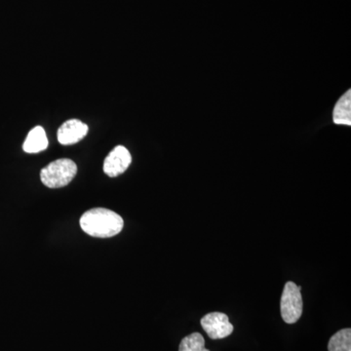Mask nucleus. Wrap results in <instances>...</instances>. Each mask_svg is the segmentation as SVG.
I'll use <instances>...</instances> for the list:
<instances>
[{
  "label": "nucleus",
  "instance_id": "nucleus-1",
  "mask_svg": "<svg viewBox=\"0 0 351 351\" xmlns=\"http://www.w3.org/2000/svg\"><path fill=\"white\" fill-rule=\"evenodd\" d=\"M123 219L112 210L94 208L85 212L80 218L83 232L90 237L110 239L121 232Z\"/></svg>",
  "mask_w": 351,
  "mask_h": 351
},
{
  "label": "nucleus",
  "instance_id": "nucleus-2",
  "mask_svg": "<svg viewBox=\"0 0 351 351\" xmlns=\"http://www.w3.org/2000/svg\"><path fill=\"white\" fill-rule=\"evenodd\" d=\"M77 166L68 158L58 159L48 164L40 172L41 182L50 189L64 188L75 179Z\"/></svg>",
  "mask_w": 351,
  "mask_h": 351
},
{
  "label": "nucleus",
  "instance_id": "nucleus-3",
  "mask_svg": "<svg viewBox=\"0 0 351 351\" xmlns=\"http://www.w3.org/2000/svg\"><path fill=\"white\" fill-rule=\"evenodd\" d=\"M302 287L289 281L283 289L280 301L281 316L287 324H294L302 314Z\"/></svg>",
  "mask_w": 351,
  "mask_h": 351
},
{
  "label": "nucleus",
  "instance_id": "nucleus-4",
  "mask_svg": "<svg viewBox=\"0 0 351 351\" xmlns=\"http://www.w3.org/2000/svg\"><path fill=\"white\" fill-rule=\"evenodd\" d=\"M201 326L212 339H225L233 332V325L228 316L221 313L206 314L201 319Z\"/></svg>",
  "mask_w": 351,
  "mask_h": 351
},
{
  "label": "nucleus",
  "instance_id": "nucleus-5",
  "mask_svg": "<svg viewBox=\"0 0 351 351\" xmlns=\"http://www.w3.org/2000/svg\"><path fill=\"white\" fill-rule=\"evenodd\" d=\"M132 162L130 152L123 145H117L104 161V172L110 178L123 174Z\"/></svg>",
  "mask_w": 351,
  "mask_h": 351
},
{
  "label": "nucleus",
  "instance_id": "nucleus-6",
  "mask_svg": "<svg viewBox=\"0 0 351 351\" xmlns=\"http://www.w3.org/2000/svg\"><path fill=\"white\" fill-rule=\"evenodd\" d=\"M88 126L78 119L64 122L58 130V140L64 145H75L87 135Z\"/></svg>",
  "mask_w": 351,
  "mask_h": 351
},
{
  "label": "nucleus",
  "instance_id": "nucleus-7",
  "mask_svg": "<svg viewBox=\"0 0 351 351\" xmlns=\"http://www.w3.org/2000/svg\"><path fill=\"white\" fill-rule=\"evenodd\" d=\"M48 147V138L43 127L36 126L29 131L23 145V149L27 154H38L45 151Z\"/></svg>",
  "mask_w": 351,
  "mask_h": 351
},
{
  "label": "nucleus",
  "instance_id": "nucleus-8",
  "mask_svg": "<svg viewBox=\"0 0 351 351\" xmlns=\"http://www.w3.org/2000/svg\"><path fill=\"white\" fill-rule=\"evenodd\" d=\"M332 119L338 125H351V91L348 90L337 103Z\"/></svg>",
  "mask_w": 351,
  "mask_h": 351
},
{
  "label": "nucleus",
  "instance_id": "nucleus-9",
  "mask_svg": "<svg viewBox=\"0 0 351 351\" xmlns=\"http://www.w3.org/2000/svg\"><path fill=\"white\" fill-rule=\"evenodd\" d=\"M329 351H351V330L350 328L337 332L330 339Z\"/></svg>",
  "mask_w": 351,
  "mask_h": 351
},
{
  "label": "nucleus",
  "instance_id": "nucleus-10",
  "mask_svg": "<svg viewBox=\"0 0 351 351\" xmlns=\"http://www.w3.org/2000/svg\"><path fill=\"white\" fill-rule=\"evenodd\" d=\"M179 351H210L205 348V339L199 332H193L182 339Z\"/></svg>",
  "mask_w": 351,
  "mask_h": 351
}]
</instances>
